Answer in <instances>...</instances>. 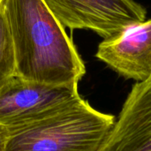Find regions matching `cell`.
Returning <instances> with one entry per match:
<instances>
[{
    "label": "cell",
    "instance_id": "3957f363",
    "mask_svg": "<svg viewBox=\"0 0 151 151\" xmlns=\"http://www.w3.org/2000/svg\"><path fill=\"white\" fill-rule=\"evenodd\" d=\"M65 28L90 30L104 40L146 20L147 10L135 0H43Z\"/></svg>",
    "mask_w": 151,
    "mask_h": 151
},
{
    "label": "cell",
    "instance_id": "52a82bcc",
    "mask_svg": "<svg viewBox=\"0 0 151 151\" xmlns=\"http://www.w3.org/2000/svg\"><path fill=\"white\" fill-rule=\"evenodd\" d=\"M14 76H16L14 47L4 11L0 4V89Z\"/></svg>",
    "mask_w": 151,
    "mask_h": 151
},
{
    "label": "cell",
    "instance_id": "ba28073f",
    "mask_svg": "<svg viewBox=\"0 0 151 151\" xmlns=\"http://www.w3.org/2000/svg\"><path fill=\"white\" fill-rule=\"evenodd\" d=\"M9 137H10L9 129L4 126L0 125V151H4Z\"/></svg>",
    "mask_w": 151,
    "mask_h": 151
},
{
    "label": "cell",
    "instance_id": "7a4b0ae2",
    "mask_svg": "<svg viewBox=\"0 0 151 151\" xmlns=\"http://www.w3.org/2000/svg\"><path fill=\"white\" fill-rule=\"evenodd\" d=\"M115 120L81 96L43 120L10 132L4 151H99Z\"/></svg>",
    "mask_w": 151,
    "mask_h": 151
},
{
    "label": "cell",
    "instance_id": "6da1fadb",
    "mask_svg": "<svg viewBox=\"0 0 151 151\" xmlns=\"http://www.w3.org/2000/svg\"><path fill=\"white\" fill-rule=\"evenodd\" d=\"M13 42L16 76L50 86L78 88L85 64L73 39L43 0H0Z\"/></svg>",
    "mask_w": 151,
    "mask_h": 151
},
{
    "label": "cell",
    "instance_id": "9c48e42d",
    "mask_svg": "<svg viewBox=\"0 0 151 151\" xmlns=\"http://www.w3.org/2000/svg\"><path fill=\"white\" fill-rule=\"evenodd\" d=\"M149 79H150V80H151V76H150V78H149Z\"/></svg>",
    "mask_w": 151,
    "mask_h": 151
},
{
    "label": "cell",
    "instance_id": "5b68a950",
    "mask_svg": "<svg viewBox=\"0 0 151 151\" xmlns=\"http://www.w3.org/2000/svg\"><path fill=\"white\" fill-rule=\"evenodd\" d=\"M95 56L127 79L147 81L151 76V19L103 40Z\"/></svg>",
    "mask_w": 151,
    "mask_h": 151
},
{
    "label": "cell",
    "instance_id": "277c9868",
    "mask_svg": "<svg viewBox=\"0 0 151 151\" xmlns=\"http://www.w3.org/2000/svg\"><path fill=\"white\" fill-rule=\"evenodd\" d=\"M81 97L78 88L50 87L14 76L0 89V125L9 132L42 121Z\"/></svg>",
    "mask_w": 151,
    "mask_h": 151
},
{
    "label": "cell",
    "instance_id": "8992f818",
    "mask_svg": "<svg viewBox=\"0 0 151 151\" xmlns=\"http://www.w3.org/2000/svg\"><path fill=\"white\" fill-rule=\"evenodd\" d=\"M99 151H151V80L133 86Z\"/></svg>",
    "mask_w": 151,
    "mask_h": 151
}]
</instances>
